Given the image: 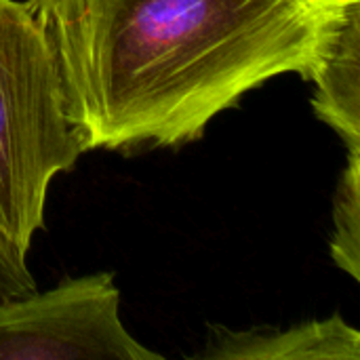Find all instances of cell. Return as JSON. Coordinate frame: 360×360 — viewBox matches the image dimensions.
I'll return each instance as SVG.
<instances>
[{
	"instance_id": "cell-1",
	"label": "cell",
	"mask_w": 360,
	"mask_h": 360,
	"mask_svg": "<svg viewBox=\"0 0 360 360\" xmlns=\"http://www.w3.org/2000/svg\"><path fill=\"white\" fill-rule=\"evenodd\" d=\"M82 150L198 139L281 74L310 80L360 0H27Z\"/></svg>"
},
{
	"instance_id": "cell-2",
	"label": "cell",
	"mask_w": 360,
	"mask_h": 360,
	"mask_svg": "<svg viewBox=\"0 0 360 360\" xmlns=\"http://www.w3.org/2000/svg\"><path fill=\"white\" fill-rule=\"evenodd\" d=\"M82 152L42 25L30 2L0 0V247L27 262L53 177Z\"/></svg>"
},
{
	"instance_id": "cell-3",
	"label": "cell",
	"mask_w": 360,
	"mask_h": 360,
	"mask_svg": "<svg viewBox=\"0 0 360 360\" xmlns=\"http://www.w3.org/2000/svg\"><path fill=\"white\" fill-rule=\"evenodd\" d=\"M160 360L120 319L112 274L0 302V360Z\"/></svg>"
},
{
	"instance_id": "cell-4",
	"label": "cell",
	"mask_w": 360,
	"mask_h": 360,
	"mask_svg": "<svg viewBox=\"0 0 360 360\" xmlns=\"http://www.w3.org/2000/svg\"><path fill=\"white\" fill-rule=\"evenodd\" d=\"M198 356L213 360H360V333L340 314L325 321H308L287 331H232L215 325Z\"/></svg>"
},
{
	"instance_id": "cell-5",
	"label": "cell",
	"mask_w": 360,
	"mask_h": 360,
	"mask_svg": "<svg viewBox=\"0 0 360 360\" xmlns=\"http://www.w3.org/2000/svg\"><path fill=\"white\" fill-rule=\"evenodd\" d=\"M310 80L316 84V116L346 141L348 152H360V4L340 27Z\"/></svg>"
},
{
	"instance_id": "cell-6",
	"label": "cell",
	"mask_w": 360,
	"mask_h": 360,
	"mask_svg": "<svg viewBox=\"0 0 360 360\" xmlns=\"http://www.w3.org/2000/svg\"><path fill=\"white\" fill-rule=\"evenodd\" d=\"M331 255L335 264L354 281L360 278V152H348L335 207H333Z\"/></svg>"
},
{
	"instance_id": "cell-7",
	"label": "cell",
	"mask_w": 360,
	"mask_h": 360,
	"mask_svg": "<svg viewBox=\"0 0 360 360\" xmlns=\"http://www.w3.org/2000/svg\"><path fill=\"white\" fill-rule=\"evenodd\" d=\"M36 291V283L30 274L27 262L15 257L0 247V302L21 297Z\"/></svg>"
}]
</instances>
